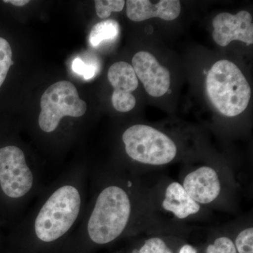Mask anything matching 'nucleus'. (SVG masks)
Here are the masks:
<instances>
[{"label": "nucleus", "mask_w": 253, "mask_h": 253, "mask_svg": "<svg viewBox=\"0 0 253 253\" xmlns=\"http://www.w3.org/2000/svg\"><path fill=\"white\" fill-rule=\"evenodd\" d=\"M206 90L214 108L227 117L244 112L251 96V86L241 70L224 59L214 63L208 72Z\"/></svg>", "instance_id": "f257e3e1"}, {"label": "nucleus", "mask_w": 253, "mask_h": 253, "mask_svg": "<svg viewBox=\"0 0 253 253\" xmlns=\"http://www.w3.org/2000/svg\"><path fill=\"white\" fill-rule=\"evenodd\" d=\"M130 214V201L124 190L116 186L103 190L88 222L91 241L106 244L117 239L126 229Z\"/></svg>", "instance_id": "f03ea898"}, {"label": "nucleus", "mask_w": 253, "mask_h": 253, "mask_svg": "<svg viewBox=\"0 0 253 253\" xmlns=\"http://www.w3.org/2000/svg\"><path fill=\"white\" fill-rule=\"evenodd\" d=\"M81 204L79 191L73 186L56 190L36 218L35 231L38 239L51 242L64 235L77 219Z\"/></svg>", "instance_id": "7ed1b4c3"}, {"label": "nucleus", "mask_w": 253, "mask_h": 253, "mask_svg": "<svg viewBox=\"0 0 253 253\" xmlns=\"http://www.w3.org/2000/svg\"><path fill=\"white\" fill-rule=\"evenodd\" d=\"M128 156L144 164L163 166L175 158L177 149L174 141L162 131L151 126L136 125L123 134Z\"/></svg>", "instance_id": "20e7f679"}, {"label": "nucleus", "mask_w": 253, "mask_h": 253, "mask_svg": "<svg viewBox=\"0 0 253 253\" xmlns=\"http://www.w3.org/2000/svg\"><path fill=\"white\" fill-rule=\"evenodd\" d=\"M39 126L42 130L51 132L65 116L78 118L86 111V104L80 98L71 82L59 81L48 87L41 97Z\"/></svg>", "instance_id": "39448f33"}, {"label": "nucleus", "mask_w": 253, "mask_h": 253, "mask_svg": "<svg viewBox=\"0 0 253 253\" xmlns=\"http://www.w3.org/2000/svg\"><path fill=\"white\" fill-rule=\"evenodd\" d=\"M33 184L22 150L14 146L0 149V186L9 197L18 199L27 194Z\"/></svg>", "instance_id": "423d86ee"}, {"label": "nucleus", "mask_w": 253, "mask_h": 253, "mask_svg": "<svg viewBox=\"0 0 253 253\" xmlns=\"http://www.w3.org/2000/svg\"><path fill=\"white\" fill-rule=\"evenodd\" d=\"M214 41L221 46H226L231 42L239 41L251 45L253 43V17L247 11L236 14L221 13L212 21Z\"/></svg>", "instance_id": "0eeeda50"}, {"label": "nucleus", "mask_w": 253, "mask_h": 253, "mask_svg": "<svg viewBox=\"0 0 253 253\" xmlns=\"http://www.w3.org/2000/svg\"><path fill=\"white\" fill-rule=\"evenodd\" d=\"M132 68L136 77L142 83L148 94L161 97L167 93L170 86V73L161 66L154 55L139 51L133 57Z\"/></svg>", "instance_id": "6e6552de"}, {"label": "nucleus", "mask_w": 253, "mask_h": 253, "mask_svg": "<svg viewBox=\"0 0 253 253\" xmlns=\"http://www.w3.org/2000/svg\"><path fill=\"white\" fill-rule=\"evenodd\" d=\"M108 79L114 91L112 104L119 112H128L134 109L136 99L131 94L139 85L138 78L131 65L124 61L113 64L108 72Z\"/></svg>", "instance_id": "1a4fd4ad"}, {"label": "nucleus", "mask_w": 253, "mask_h": 253, "mask_svg": "<svg viewBox=\"0 0 253 253\" xmlns=\"http://www.w3.org/2000/svg\"><path fill=\"white\" fill-rule=\"evenodd\" d=\"M182 186L195 202L201 204L212 202L221 191L217 173L208 166L199 168L188 174Z\"/></svg>", "instance_id": "9d476101"}, {"label": "nucleus", "mask_w": 253, "mask_h": 253, "mask_svg": "<svg viewBox=\"0 0 253 253\" xmlns=\"http://www.w3.org/2000/svg\"><path fill=\"white\" fill-rule=\"evenodd\" d=\"M126 3V16L135 22L151 18L172 21L179 16L181 9L180 1L177 0H162L156 4L146 0H128Z\"/></svg>", "instance_id": "9b49d317"}, {"label": "nucleus", "mask_w": 253, "mask_h": 253, "mask_svg": "<svg viewBox=\"0 0 253 253\" xmlns=\"http://www.w3.org/2000/svg\"><path fill=\"white\" fill-rule=\"evenodd\" d=\"M163 207L179 219H185L199 212L201 209L199 204L190 197L182 185L178 182L171 183L168 186Z\"/></svg>", "instance_id": "f8f14e48"}, {"label": "nucleus", "mask_w": 253, "mask_h": 253, "mask_svg": "<svg viewBox=\"0 0 253 253\" xmlns=\"http://www.w3.org/2000/svg\"><path fill=\"white\" fill-rule=\"evenodd\" d=\"M120 33V26L117 21L113 19L106 20L95 25L89 35V43L96 47L106 41L116 39Z\"/></svg>", "instance_id": "ddd939ff"}, {"label": "nucleus", "mask_w": 253, "mask_h": 253, "mask_svg": "<svg viewBox=\"0 0 253 253\" xmlns=\"http://www.w3.org/2000/svg\"><path fill=\"white\" fill-rule=\"evenodd\" d=\"M12 61V50L7 41L0 38V87L6 79Z\"/></svg>", "instance_id": "4468645a"}, {"label": "nucleus", "mask_w": 253, "mask_h": 253, "mask_svg": "<svg viewBox=\"0 0 253 253\" xmlns=\"http://www.w3.org/2000/svg\"><path fill=\"white\" fill-rule=\"evenodd\" d=\"M96 14L101 19H106L112 12H120L124 8L123 0H96L94 1Z\"/></svg>", "instance_id": "2eb2a0df"}, {"label": "nucleus", "mask_w": 253, "mask_h": 253, "mask_svg": "<svg viewBox=\"0 0 253 253\" xmlns=\"http://www.w3.org/2000/svg\"><path fill=\"white\" fill-rule=\"evenodd\" d=\"M234 245L239 253H253V228H248L241 231L236 237Z\"/></svg>", "instance_id": "dca6fc26"}, {"label": "nucleus", "mask_w": 253, "mask_h": 253, "mask_svg": "<svg viewBox=\"0 0 253 253\" xmlns=\"http://www.w3.org/2000/svg\"><path fill=\"white\" fill-rule=\"evenodd\" d=\"M139 253H173L163 239L160 238H151L144 243L142 247L139 250Z\"/></svg>", "instance_id": "f3484780"}, {"label": "nucleus", "mask_w": 253, "mask_h": 253, "mask_svg": "<svg viewBox=\"0 0 253 253\" xmlns=\"http://www.w3.org/2000/svg\"><path fill=\"white\" fill-rule=\"evenodd\" d=\"M206 253H237L235 245L229 238L219 237L208 246Z\"/></svg>", "instance_id": "a211bd4d"}, {"label": "nucleus", "mask_w": 253, "mask_h": 253, "mask_svg": "<svg viewBox=\"0 0 253 253\" xmlns=\"http://www.w3.org/2000/svg\"><path fill=\"white\" fill-rule=\"evenodd\" d=\"M73 72L83 76L84 80H90L96 73V67L93 64H89L77 58L73 61Z\"/></svg>", "instance_id": "6ab92c4d"}, {"label": "nucleus", "mask_w": 253, "mask_h": 253, "mask_svg": "<svg viewBox=\"0 0 253 253\" xmlns=\"http://www.w3.org/2000/svg\"><path fill=\"white\" fill-rule=\"evenodd\" d=\"M4 2L10 3L16 6H23L30 2L29 0H4Z\"/></svg>", "instance_id": "aec40b11"}, {"label": "nucleus", "mask_w": 253, "mask_h": 253, "mask_svg": "<svg viewBox=\"0 0 253 253\" xmlns=\"http://www.w3.org/2000/svg\"><path fill=\"white\" fill-rule=\"evenodd\" d=\"M179 253H196V251L190 245H184L181 248Z\"/></svg>", "instance_id": "412c9836"}]
</instances>
